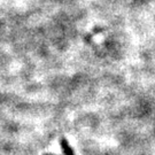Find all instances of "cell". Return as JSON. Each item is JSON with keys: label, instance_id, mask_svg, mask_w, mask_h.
I'll return each mask as SVG.
<instances>
[{"label": "cell", "instance_id": "obj_1", "mask_svg": "<svg viewBox=\"0 0 155 155\" xmlns=\"http://www.w3.org/2000/svg\"><path fill=\"white\" fill-rule=\"evenodd\" d=\"M61 146H62V150H63V152H64V154L66 155H74L72 150L69 147V145H68V143H67V140H64V139L62 140Z\"/></svg>", "mask_w": 155, "mask_h": 155}]
</instances>
